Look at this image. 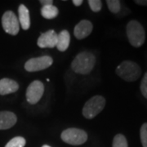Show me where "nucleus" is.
<instances>
[{
	"label": "nucleus",
	"mask_w": 147,
	"mask_h": 147,
	"mask_svg": "<svg viewBox=\"0 0 147 147\" xmlns=\"http://www.w3.org/2000/svg\"><path fill=\"white\" fill-rule=\"evenodd\" d=\"M53 63V58L49 56H42L28 60L25 64V69L28 72H36L50 67Z\"/></svg>",
	"instance_id": "obj_6"
},
{
	"label": "nucleus",
	"mask_w": 147,
	"mask_h": 147,
	"mask_svg": "<svg viewBox=\"0 0 147 147\" xmlns=\"http://www.w3.org/2000/svg\"><path fill=\"white\" fill-rule=\"evenodd\" d=\"M140 89L143 96L147 99V72L145 74V75L142 78L141 85H140Z\"/></svg>",
	"instance_id": "obj_21"
},
{
	"label": "nucleus",
	"mask_w": 147,
	"mask_h": 147,
	"mask_svg": "<svg viewBox=\"0 0 147 147\" xmlns=\"http://www.w3.org/2000/svg\"><path fill=\"white\" fill-rule=\"evenodd\" d=\"M140 137L143 147H147V123L142 124L140 129Z\"/></svg>",
	"instance_id": "obj_19"
},
{
	"label": "nucleus",
	"mask_w": 147,
	"mask_h": 147,
	"mask_svg": "<svg viewBox=\"0 0 147 147\" xmlns=\"http://www.w3.org/2000/svg\"><path fill=\"white\" fill-rule=\"evenodd\" d=\"M26 139L22 137H16L7 143L5 147H24L26 146Z\"/></svg>",
	"instance_id": "obj_17"
},
{
	"label": "nucleus",
	"mask_w": 147,
	"mask_h": 147,
	"mask_svg": "<svg viewBox=\"0 0 147 147\" xmlns=\"http://www.w3.org/2000/svg\"><path fill=\"white\" fill-rule=\"evenodd\" d=\"M92 29H93V26L91 21L83 20L79 21L75 26L74 30V34L78 39H84L92 33Z\"/></svg>",
	"instance_id": "obj_10"
},
{
	"label": "nucleus",
	"mask_w": 147,
	"mask_h": 147,
	"mask_svg": "<svg viewBox=\"0 0 147 147\" xmlns=\"http://www.w3.org/2000/svg\"><path fill=\"white\" fill-rule=\"evenodd\" d=\"M135 3L137 5L147 6V0H135Z\"/></svg>",
	"instance_id": "obj_23"
},
{
	"label": "nucleus",
	"mask_w": 147,
	"mask_h": 147,
	"mask_svg": "<svg viewBox=\"0 0 147 147\" xmlns=\"http://www.w3.org/2000/svg\"><path fill=\"white\" fill-rule=\"evenodd\" d=\"M39 2H40V3H41L42 6L52 5L53 3V2L52 0H40Z\"/></svg>",
	"instance_id": "obj_22"
},
{
	"label": "nucleus",
	"mask_w": 147,
	"mask_h": 147,
	"mask_svg": "<svg viewBox=\"0 0 147 147\" xmlns=\"http://www.w3.org/2000/svg\"><path fill=\"white\" fill-rule=\"evenodd\" d=\"M58 13H59L58 8L53 4L42 6L41 8V15L46 19H53L57 16Z\"/></svg>",
	"instance_id": "obj_15"
},
{
	"label": "nucleus",
	"mask_w": 147,
	"mask_h": 147,
	"mask_svg": "<svg viewBox=\"0 0 147 147\" xmlns=\"http://www.w3.org/2000/svg\"><path fill=\"white\" fill-rule=\"evenodd\" d=\"M61 137L62 141L67 144L73 146H79L87 142L88 134L82 129L71 127L64 130L61 132Z\"/></svg>",
	"instance_id": "obj_5"
},
{
	"label": "nucleus",
	"mask_w": 147,
	"mask_h": 147,
	"mask_svg": "<svg viewBox=\"0 0 147 147\" xmlns=\"http://www.w3.org/2000/svg\"><path fill=\"white\" fill-rule=\"evenodd\" d=\"M107 6L109 7V10L114 13L117 14L120 11L121 8V3L119 0H107L106 1Z\"/></svg>",
	"instance_id": "obj_18"
},
{
	"label": "nucleus",
	"mask_w": 147,
	"mask_h": 147,
	"mask_svg": "<svg viewBox=\"0 0 147 147\" xmlns=\"http://www.w3.org/2000/svg\"><path fill=\"white\" fill-rule=\"evenodd\" d=\"M126 33L128 41L132 47H140L146 40V32L142 25L135 20L130 21L126 26Z\"/></svg>",
	"instance_id": "obj_3"
},
{
	"label": "nucleus",
	"mask_w": 147,
	"mask_h": 147,
	"mask_svg": "<svg viewBox=\"0 0 147 147\" xmlns=\"http://www.w3.org/2000/svg\"><path fill=\"white\" fill-rule=\"evenodd\" d=\"M69 42H70L69 33L67 30H64L60 32L59 34H57V44L56 47L60 52H65L69 47Z\"/></svg>",
	"instance_id": "obj_14"
},
{
	"label": "nucleus",
	"mask_w": 147,
	"mask_h": 147,
	"mask_svg": "<svg viewBox=\"0 0 147 147\" xmlns=\"http://www.w3.org/2000/svg\"><path fill=\"white\" fill-rule=\"evenodd\" d=\"M42 147H51V146H47V145H44V146H42Z\"/></svg>",
	"instance_id": "obj_25"
},
{
	"label": "nucleus",
	"mask_w": 147,
	"mask_h": 147,
	"mask_svg": "<svg viewBox=\"0 0 147 147\" xmlns=\"http://www.w3.org/2000/svg\"><path fill=\"white\" fill-rule=\"evenodd\" d=\"M90 8L94 12H98L100 11L102 7V2L100 0H89L88 2Z\"/></svg>",
	"instance_id": "obj_20"
},
{
	"label": "nucleus",
	"mask_w": 147,
	"mask_h": 147,
	"mask_svg": "<svg viewBox=\"0 0 147 147\" xmlns=\"http://www.w3.org/2000/svg\"><path fill=\"white\" fill-rule=\"evenodd\" d=\"M117 75L126 82H135L142 75L139 65L131 61H123L115 69Z\"/></svg>",
	"instance_id": "obj_2"
},
{
	"label": "nucleus",
	"mask_w": 147,
	"mask_h": 147,
	"mask_svg": "<svg viewBox=\"0 0 147 147\" xmlns=\"http://www.w3.org/2000/svg\"><path fill=\"white\" fill-rule=\"evenodd\" d=\"M18 21L21 28L24 30H27L30 27V11L24 4H21L18 8Z\"/></svg>",
	"instance_id": "obj_13"
},
{
	"label": "nucleus",
	"mask_w": 147,
	"mask_h": 147,
	"mask_svg": "<svg viewBox=\"0 0 147 147\" xmlns=\"http://www.w3.org/2000/svg\"><path fill=\"white\" fill-rule=\"evenodd\" d=\"M19 89V84L12 79L4 78L0 80V95L14 93Z\"/></svg>",
	"instance_id": "obj_12"
},
{
	"label": "nucleus",
	"mask_w": 147,
	"mask_h": 147,
	"mask_svg": "<svg viewBox=\"0 0 147 147\" xmlns=\"http://www.w3.org/2000/svg\"><path fill=\"white\" fill-rule=\"evenodd\" d=\"M112 147H128L126 137L120 133L117 134L115 137H114Z\"/></svg>",
	"instance_id": "obj_16"
},
{
	"label": "nucleus",
	"mask_w": 147,
	"mask_h": 147,
	"mask_svg": "<svg viewBox=\"0 0 147 147\" xmlns=\"http://www.w3.org/2000/svg\"><path fill=\"white\" fill-rule=\"evenodd\" d=\"M84 3V2H83L82 0H73L74 5L77 6V7L82 5V3Z\"/></svg>",
	"instance_id": "obj_24"
},
{
	"label": "nucleus",
	"mask_w": 147,
	"mask_h": 147,
	"mask_svg": "<svg viewBox=\"0 0 147 147\" xmlns=\"http://www.w3.org/2000/svg\"><path fill=\"white\" fill-rule=\"evenodd\" d=\"M96 64V57L90 52L84 51L79 53L71 63L74 72L86 75L93 69Z\"/></svg>",
	"instance_id": "obj_1"
},
{
	"label": "nucleus",
	"mask_w": 147,
	"mask_h": 147,
	"mask_svg": "<svg viewBox=\"0 0 147 147\" xmlns=\"http://www.w3.org/2000/svg\"><path fill=\"white\" fill-rule=\"evenodd\" d=\"M2 26L4 31L11 35H16L20 30L18 17L11 11H7L2 17Z\"/></svg>",
	"instance_id": "obj_7"
},
{
	"label": "nucleus",
	"mask_w": 147,
	"mask_h": 147,
	"mask_svg": "<svg viewBox=\"0 0 147 147\" xmlns=\"http://www.w3.org/2000/svg\"><path fill=\"white\" fill-rule=\"evenodd\" d=\"M37 44L41 48H53L57 44V34L53 30H50L45 33H42L38 38Z\"/></svg>",
	"instance_id": "obj_9"
},
{
	"label": "nucleus",
	"mask_w": 147,
	"mask_h": 147,
	"mask_svg": "<svg viewBox=\"0 0 147 147\" xmlns=\"http://www.w3.org/2000/svg\"><path fill=\"white\" fill-rule=\"evenodd\" d=\"M43 92H44V85L42 82L38 80L33 81L28 86L26 89L27 101L31 105L37 104L41 99Z\"/></svg>",
	"instance_id": "obj_8"
},
{
	"label": "nucleus",
	"mask_w": 147,
	"mask_h": 147,
	"mask_svg": "<svg viewBox=\"0 0 147 147\" xmlns=\"http://www.w3.org/2000/svg\"><path fill=\"white\" fill-rule=\"evenodd\" d=\"M17 118L10 111H0V130L11 128L16 124Z\"/></svg>",
	"instance_id": "obj_11"
},
{
	"label": "nucleus",
	"mask_w": 147,
	"mask_h": 147,
	"mask_svg": "<svg viewBox=\"0 0 147 147\" xmlns=\"http://www.w3.org/2000/svg\"><path fill=\"white\" fill-rule=\"evenodd\" d=\"M105 99L101 96H94L88 100L83 108V115L86 119H93L105 108Z\"/></svg>",
	"instance_id": "obj_4"
}]
</instances>
